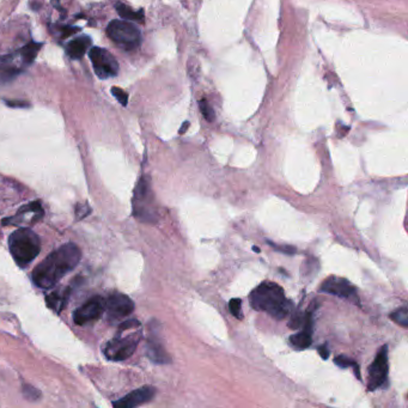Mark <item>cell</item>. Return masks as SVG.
<instances>
[{
    "mask_svg": "<svg viewBox=\"0 0 408 408\" xmlns=\"http://www.w3.org/2000/svg\"><path fill=\"white\" fill-rule=\"evenodd\" d=\"M6 103H8V105H10V107H13V108H25V107H28V103H23V102H13V101H9V102H6Z\"/></svg>",
    "mask_w": 408,
    "mask_h": 408,
    "instance_id": "83f0119b",
    "label": "cell"
},
{
    "mask_svg": "<svg viewBox=\"0 0 408 408\" xmlns=\"http://www.w3.org/2000/svg\"><path fill=\"white\" fill-rule=\"evenodd\" d=\"M90 43L91 41L88 36H81L73 41H71L66 47V52L68 54V57L72 58V59H81V58L85 56V53H87Z\"/></svg>",
    "mask_w": 408,
    "mask_h": 408,
    "instance_id": "2e32d148",
    "label": "cell"
},
{
    "mask_svg": "<svg viewBox=\"0 0 408 408\" xmlns=\"http://www.w3.org/2000/svg\"><path fill=\"white\" fill-rule=\"evenodd\" d=\"M9 247L13 260L24 268L40 254L41 241L32 229L20 228L10 235Z\"/></svg>",
    "mask_w": 408,
    "mask_h": 408,
    "instance_id": "3957f363",
    "label": "cell"
},
{
    "mask_svg": "<svg viewBox=\"0 0 408 408\" xmlns=\"http://www.w3.org/2000/svg\"><path fill=\"white\" fill-rule=\"evenodd\" d=\"M388 346H382L377 352L372 364L369 366L368 389L370 392L378 389L388 379Z\"/></svg>",
    "mask_w": 408,
    "mask_h": 408,
    "instance_id": "ba28073f",
    "label": "cell"
},
{
    "mask_svg": "<svg viewBox=\"0 0 408 408\" xmlns=\"http://www.w3.org/2000/svg\"><path fill=\"white\" fill-rule=\"evenodd\" d=\"M90 213V208H89V205H84V206H81V205H77V208H75V215H77V218H84L87 217V215Z\"/></svg>",
    "mask_w": 408,
    "mask_h": 408,
    "instance_id": "484cf974",
    "label": "cell"
},
{
    "mask_svg": "<svg viewBox=\"0 0 408 408\" xmlns=\"http://www.w3.org/2000/svg\"><path fill=\"white\" fill-rule=\"evenodd\" d=\"M40 48V43L30 42L15 54L0 57V79L10 80L15 78L20 71L35 60Z\"/></svg>",
    "mask_w": 408,
    "mask_h": 408,
    "instance_id": "277c9868",
    "label": "cell"
},
{
    "mask_svg": "<svg viewBox=\"0 0 408 408\" xmlns=\"http://www.w3.org/2000/svg\"><path fill=\"white\" fill-rule=\"evenodd\" d=\"M133 213L135 218L145 223H152L156 218L149 181L144 177L139 181L135 188L134 199H133Z\"/></svg>",
    "mask_w": 408,
    "mask_h": 408,
    "instance_id": "52a82bcc",
    "label": "cell"
},
{
    "mask_svg": "<svg viewBox=\"0 0 408 408\" xmlns=\"http://www.w3.org/2000/svg\"><path fill=\"white\" fill-rule=\"evenodd\" d=\"M253 250H254V252H256V253H260V248H258V247H255V246L253 247Z\"/></svg>",
    "mask_w": 408,
    "mask_h": 408,
    "instance_id": "f546056e",
    "label": "cell"
},
{
    "mask_svg": "<svg viewBox=\"0 0 408 408\" xmlns=\"http://www.w3.org/2000/svg\"><path fill=\"white\" fill-rule=\"evenodd\" d=\"M268 243H269V246L272 247L273 249H276V250H277V252H279V253H284V254H287V255H293V254L297 252L296 248H294L293 246H287V244H284V246H282V244H276V243H273V242H268Z\"/></svg>",
    "mask_w": 408,
    "mask_h": 408,
    "instance_id": "d4e9b609",
    "label": "cell"
},
{
    "mask_svg": "<svg viewBox=\"0 0 408 408\" xmlns=\"http://www.w3.org/2000/svg\"><path fill=\"white\" fill-rule=\"evenodd\" d=\"M112 94L116 99H118L119 103L123 105V107H126V105L128 104V95H127V92L123 91L122 89H120L118 87H113Z\"/></svg>",
    "mask_w": 408,
    "mask_h": 408,
    "instance_id": "603a6c76",
    "label": "cell"
},
{
    "mask_svg": "<svg viewBox=\"0 0 408 408\" xmlns=\"http://www.w3.org/2000/svg\"><path fill=\"white\" fill-rule=\"evenodd\" d=\"M116 11L126 20H137V22H143L144 20V13L142 10L140 11H134V10L129 8V6L122 4V3H118L116 4Z\"/></svg>",
    "mask_w": 408,
    "mask_h": 408,
    "instance_id": "ac0fdd59",
    "label": "cell"
},
{
    "mask_svg": "<svg viewBox=\"0 0 408 408\" xmlns=\"http://www.w3.org/2000/svg\"><path fill=\"white\" fill-rule=\"evenodd\" d=\"M321 291L328 294H334V296L342 297V298H351L356 297V289L348 280L344 278L338 277H329L324 280L321 286Z\"/></svg>",
    "mask_w": 408,
    "mask_h": 408,
    "instance_id": "4fadbf2b",
    "label": "cell"
},
{
    "mask_svg": "<svg viewBox=\"0 0 408 408\" xmlns=\"http://www.w3.org/2000/svg\"><path fill=\"white\" fill-rule=\"evenodd\" d=\"M44 212L39 201L30 202V204L24 205L17 211V213L13 217L6 218L3 221L4 225H16V226H32L41 221L43 217Z\"/></svg>",
    "mask_w": 408,
    "mask_h": 408,
    "instance_id": "8fae6325",
    "label": "cell"
},
{
    "mask_svg": "<svg viewBox=\"0 0 408 408\" xmlns=\"http://www.w3.org/2000/svg\"><path fill=\"white\" fill-rule=\"evenodd\" d=\"M68 296H70V290L54 291V292L48 294V296L46 297L47 305L49 308H52L53 310H56L59 313V311L64 309L65 305H66Z\"/></svg>",
    "mask_w": 408,
    "mask_h": 408,
    "instance_id": "e0dca14e",
    "label": "cell"
},
{
    "mask_svg": "<svg viewBox=\"0 0 408 408\" xmlns=\"http://www.w3.org/2000/svg\"><path fill=\"white\" fill-rule=\"evenodd\" d=\"M318 351V355L322 357V359H328L329 358V349H328V346L327 345H322L320 347L317 348Z\"/></svg>",
    "mask_w": 408,
    "mask_h": 408,
    "instance_id": "4316f807",
    "label": "cell"
},
{
    "mask_svg": "<svg viewBox=\"0 0 408 408\" xmlns=\"http://www.w3.org/2000/svg\"><path fill=\"white\" fill-rule=\"evenodd\" d=\"M107 34L113 42L125 50L135 49L142 42L139 29L128 20H112L108 24Z\"/></svg>",
    "mask_w": 408,
    "mask_h": 408,
    "instance_id": "5b68a950",
    "label": "cell"
},
{
    "mask_svg": "<svg viewBox=\"0 0 408 408\" xmlns=\"http://www.w3.org/2000/svg\"><path fill=\"white\" fill-rule=\"evenodd\" d=\"M229 309H230L231 314L234 315L235 317L242 320V301L239 298H232L229 303Z\"/></svg>",
    "mask_w": 408,
    "mask_h": 408,
    "instance_id": "7402d4cb",
    "label": "cell"
},
{
    "mask_svg": "<svg viewBox=\"0 0 408 408\" xmlns=\"http://www.w3.org/2000/svg\"><path fill=\"white\" fill-rule=\"evenodd\" d=\"M334 363L337 364L339 368H351V366H355L356 365V362L353 361V359L348 358V357H346L344 355L341 356H338L334 358Z\"/></svg>",
    "mask_w": 408,
    "mask_h": 408,
    "instance_id": "cb8c5ba5",
    "label": "cell"
},
{
    "mask_svg": "<svg viewBox=\"0 0 408 408\" xmlns=\"http://www.w3.org/2000/svg\"><path fill=\"white\" fill-rule=\"evenodd\" d=\"M147 357L156 364H169L171 362L170 356L157 340L150 339L147 342Z\"/></svg>",
    "mask_w": 408,
    "mask_h": 408,
    "instance_id": "9a60e30c",
    "label": "cell"
},
{
    "mask_svg": "<svg viewBox=\"0 0 408 408\" xmlns=\"http://www.w3.org/2000/svg\"><path fill=\"white\" fill-rule=\"evenodd\" d=\"M92 66H94L95 73L101 79L115 77L119 73V64L114 57L108 50L103 48L94 47L89 52Z\"/></svg>",
    "mask_w": 408,
    "mask_h": 408,
    "instance_id": "9c48e42d",
    "label": "cell"
},
{
    "mask_svg": "<svg viewBox=\"0 0 408 408\" xmlns=\"http://www.w3.org/2000/svg\"><path fill=\"white\" fill-rule=\"evenodd\" d=\"M156 389L151 386H145L142 388L134 390V392L129 393L128 395L123 396L122 399L113 403V406L118 408H133L140 404L149 402L155 396Z\"/></svg>",
    "mask_w": 408,
    "mask_h": 408,
    "instance_id": "5bb4252c",
    "label": "cell"
},
{
    "mask_svg": "<svg viewBox=\"0 0 408 408\" xmlns=\"http://www.w3.org/2000/svg\"><path fill=\"white\" fill-rule=\"evenodd\" d=\"M134 310V303L128 296L123 293H113L105 300V309L108 316L113 321L121 320V318L131 315Z\"/></svg>",
    "mask_w": 408,
    "mask_h": 408,
    "instance_id": "7c38bea8",
    "label": "cell"
},
{
    "mask_svg": "<svg viewBox=\"0 0 408 408\" xmlns=\"http://www.w3.org/2000/svg\"><path fill=\"white\" fill-rule=\"evenodd\" d=\"M188 127H189V122H184L183 125H182V128L180 129V134H183V133L187 131Z\"/></svg>",
    "mask_w": 408,
    "mask_h": 408,
    "instance_id": "f1b7e54d",
    "label": "cell"
},
{
    "mask_svg": "<svg viewBox=\"0 0 408 408\" xmlns=\"http://www.w3.org/2000/svg\"><path fill=\"white\" fill-rule=\"evenodd\" d=\"M290 341L291 344L296 346L297 348L301 349L308 348L311 345V333L303 329V332H301V333L293 334L292 337L290 338Z\"/></svg>",
    "mask_w": 408,
    "mask_h": 408,
    "instance_id": "d6986e66",
    "label": "cell"
},
{
    "mask_svg": "<svg viewBox=\"0 0 408 408\" xmlns=\"http://www.w3.org/2000/svg\"><path fill=\"white\" fill-rule=\"evenodd\" d=\"M105 300L101 296H94L80 305L73 313V321L75 324H87L98 320L104 314Z\"/></svg>",
    "mask_w": 408,
    "mask_h": 408,
    "instance_id": "30bf717a",
    "label": "cell"
},
{
    "mask_svg": "<svg viewBox=\"0 0 408 408\" xmlns=\"http://www.w3.org/2000/svg\"><path fill=\"white\" fill-rule=\"evenodd\" d=\"M81 259L79 247L66 243L50 253L33 270V282L41 289L56 286L63 278L78 266Z\"/></svg>",
    "mask_w": 408,
    "mask_h": 408,
    "instance_id": "6da1fadb",
    "label": "cell"
},
{
    "mask_svg": "<svg viewBox=\"0 0 408 408\" xmlns=\"http://www.w3.org/2000/svg\"><path fill=\"white\" fill-rule=\"evenodd\" d=\"M249 300L254 309L265 311L276 320H284L292 308L283 287L273 282L260 284L255 290L252 291Z\"/></svg>",
    "mask_w": 408,
    "mask_h": 408,
    "instance_id": "7a4b0ae2",
    "label": "cell"
},
{
    "mask_svg": "<svg viewBox=\"0 0 408 408\" xmlns=\"http://www.w3.org/2000/svg\"><path fill=\"white\" fill-rule=\"evenodd\" d=\"M139 344V335L135 333L125 334V331L120 328L119 334L104 345L103 352L109 361L121 362L129 358L137 349Z\"/></svg>",
    "mask_w": 408,
    "mask_h": 408,
    "instance_id": "8992f818",
    "label": "cell"
},
{
    "mask_svg": "<svg viewBox=\"0 0 408 408\" xmlns=\"http://www.w3.org/2000/svg\"><path fill=\"white\" fill-rule=\"evenodd\" d=\"M390 318L395 322V323L400 324L401 327L407 328L408 327V310L406 307L399 308L395 311L390 314Z\"/></svg>",
    "mask_w": 408,
    "mask_h": 408,
    "instance_id": "ffe728a7",
    "label": "cell"
},
{
    "mask_svg": "<svg viewBox=\"0 0 408 408\" xmlns=\"http://www.w3.org/2000/svg\"><path fill=\"white\" fill-rule=\"evenodd\" d=\"M199 104H200V111L202 113V115H204V118L207 120L208 122H212L214 120V112L213 109L210 104H208L207 101H205V99H201L200 102H199Z\"/></svg>",
    "mask_w": 408,
    "mask_h": 408,
    "instance_id": "44dd1931",
    "label": "cell"
}]
</instances>
